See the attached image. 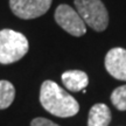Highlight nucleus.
<instances>
[{
	"instance_id": "f03ea898",
	"label": "nucleus",
	"mask_w": 126,
	"mask_h": 126,
	"mask_svg": "<svg viewBox=\"0 0 126 126\" xmlns=\"http://www.w3.org/2000/svg\"><path fill=\"white\" fill-rule=\"evenodd\" d=\"M29 43L26 36L13 29L0 31V63L11 64L27 54Z\"/></svg>"
},
{
	"instance_id": "39448f33",
	"label": "nucleus",
	"mask_w": 126,
	"mask_h": 126,
	"mask_svg": "<svg viewBox=\"0 0 126 126\" xmlns=\"http://www.w3.org/2000/svg\"><path fill=\"white\" fill-rule=\"evenodd\" d=\"M53 0H9V7L18 18H39L50 8Z\"/></svg>"
},
{
	"instance_id": "9d476101",
	"label": "nucleus",
	"mask_w": 126,
	"mask_h": 126,
	"mask_svg": "<svg viewBox=\"0 0 126 126\" xmlns=\"http://www.w3.org/2000/svg\"><path fill=\"white\" fill-rule=\"evenodd\" d=\"M111 102L119 111H126V85L114 89L111 94Z\"/></svg>"
},
{
	"instance_id": "0eeeda50",
	"label": "nucleus",
	"mask_w": 126,
	"mask_h": 126,
	"mask_svg": "<svg viewBox=\"0 0 126 126\" xmlns=\"http://www.w3.org/2000/svg\"><path fill=\"white\" fill-rule=\"evenodd\" d=\"M62 82L68 90L77 92L85 89L89 78L84 71L81 70H69L62 74Z\"/></svg>"
},
{
	"instance_id": "6e6552de",
	"label": "nucleus",
	"mask_w": 126,
	"mask_h": 126,
	"mask_svg": "<svg viewBox=\"0 0 126 126\" xmlns=\"http://www.w3.org/2000/svg\"><path fill=\"white\" fill-rule=\"evenodd\" d=\"M111 123V111L103 103L94 104L90 109L88 126H109Z\"/></svg>"
},
{
	"instance_id": "f257e3e1",
	"label": "nucleus",
	"mask_w": 126,
	"mask_h": 126,
	"mask_svg": "<svg viewBox=\"0 0 126 126\" xmlns=\"http://www.w3.org/2000/svg\"><path fill=\"white\" fill-rule=\"evenodd\" d=\"M40 103L49 113L61 118L72 117L79 111L76 99L53 81L42 83Z\"/></svg>"
},
{
	"instance_id": "1a4fd4ad",
	"label": "nucleus",
	"mask_w": 126,
	"mask_h": 126,
	"mask_svg": "<svg viewBox=\"0 0 126 126\" xmlns=\"http://www.w3.org/2000/svg\"><path fill=\"white\" fill-rule=\"evenodd\" d=\"M15 89L8 81H0V110L7 109L13 103Z\"/></svg>"
},
{
	"instance_id": "9b49d317",
	"label": "nucleus",
	"mask_w": 126,
	"mask_h": 126,
	"mask_svg": "<svg viewBox=\"0 0 126 126\" xmlns=\"http://www.w3.org/2000/svg\"><path fill=\"white\" fill-rule=\"evenodd\" d=\"M31 126H60L57 124H55L54 122H51L47 118H35L31 122Z\"/></svg>"
},
{
	"instance_id": "423d86ee",
	"label": "nucleus",
	"mask_w": 126,
	"mask_h": 126,
	"mask_svg": "<svg viewBox=\"0 0 126 126\" xmlns=\"http://www.w3.org/2000/svg\"><path fill=\"white\" fill-rule=\"evenodd\" d=\"M105 69L112 77L126 81V49L112 48L105 56Z\"/></svg>"
},
{
	"instance_id": "20e7f679",
	"label": "nucleus",
	"mask_w": 126,
	"mask_h": 126,
	"mask_svg": "<svg viewBox=\"0 0 126 126\" xmlns=\"http://www.w3.org/2000/svg\"><path fill=\"white\" fill-rule=\"evenodd\" d=\"M55 20L61 28L74 36H82L85 34L86 25L79 16L77 11L69 5H60L55 11Z\"/></svg>"
},
{
	"instance_id": "7ed1b4c3",
	"label": "nucleus",
	"mask_w": 126,
	"mask_h": 126,
	"mask_svg": "<svg viewBox=\"0 0 126 126\" xmlns=\"http://www.w3.org/2000/svg\"><path fill=\"white\" fill-rule=\"evenodd\" d=\"M77 13L85 25L96 32H103L109 25L108 9L100 0H75Z\"/></svg>"
}]
</instances>
